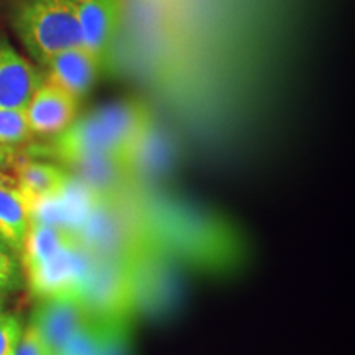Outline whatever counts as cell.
<instances>
[{
  "label": "cell",
  "instance_id": "6da1fadb",
  "mask_svg": "<svg viewBox=\"0 0 355 355\" xmlns=\"http://www.w3.org/2000/svg\"><path fill=\"white\" fill-rule=\"evenodd\" d=\"M148 127L150 117L144 105L115 102L76 117L66 130L30 146L28 153L32 158H48L69 168L105 157L123 158L132 165L133 153L145 140Z\"/></svg>",
  "mask_w": 355,
  "mask_h": 355
},
{
  "label": "cell",
  "instance_id": "7a4b0ae2",
  "mask_svg": "<svg viewBox=\"0 0 355 355\" xmlns=\"http://www.w3.org/2000/svg\"><path fill=\"white\" fill-rule=\"evenodd\" d=\"M12 26L42 66L56 53L81 44L73 0H19L12 10Z\"/></svg>",
  "mask_w": 355,
  "mask_h": 355
},
{
  "label": "cell",
  "instance_id": "3957f363",
  "mask_svg": "<svg viewBox=\"0 0 355 355\" xmlns=\"http://www.w3.org/2000/svg\"><path fill=\"white\" fill-rule=\"evenodd\" d=\"M133 314L163 316L175 308L180 298V273L171 254L146 239L135 254L128 257Z\"/></svg>",
  "mask_w": 355,
  "mask_h": 355
},
{
  "label": "cell",
  "instance_id": "277c9868",
  "mask_svg": "<svg viewBox=\"0 0 355 355\" xmlns=\"http://www.w3.org/2000/svg\"><path fill=\"white\" fill-rule=\"evenodd\" d=\"M87 314L97 321H121L133 316L128 259H94L79 288Z\"/></svg>",
  "mask_w": 355,
  "mask_h": 355
},
{
  "label": "cell",
  "instance_id": "5b68a950",
  "mask_svg": "<svg viewBox=\"0 0 355 355\" xmlns=\"http://www.w3.org/2000/svg\"><path fill=\"white\" fill-rule=\"evenodd\" d=\"M94 263V257L74 242L24 275L30 291L40 300L60 295H78Z\"/></svg>",
  "mask_w": 355,
  "mask_h": 355
},
{
  "label": "cell",
  "instance_id": "8992f818",
  "mask_svg": "<svg viewBox=\"0 0 355 355\" xmlns=\"http://www.w3.org/2000/svg\"><path fill=\"white\" fill-rule=\"evenodd\" d=\"M91 319L78 295H60L40 301L30 324L42 336L50 354L60 355L71 337Z\"/></svg>",
  "mask_w": 355,
  "mask_h": 355
},
{
  "label": "cell",
  "instance_id": "52a82bcc",
  "mask_svg": "<svg viewBox=\"0 0 355 355\" xmlns=\"http://www.w3.org/2000/svg\"><path fill=\"white\" fill-rule=\"evenodd\" d=\"M78 109L79 99L44 78L26 104L25 115L32 135L50 139L71 125Z\"/></svg>",
  "mask_w": 355,
  "mask_h": 355
},
{
  "label": "cell",
  "instance_id": "ba28073f",
  "mask_svg": "<svg viewBox=\"0 0 355 355\" xmlns=\"http://www.w3.org/2000/svg\"><path fill=\"white\" fill-rule=\"evenodd\" d=\"M81 33V46L99 63H107L121 21V0H73Z\"/></svg>",
  "mask_w": 355,
  "mask_h": 355
},
{
  "label": "cell",
  "instance_id": "9c48e42d",
  "mask_svg": "<svg viewBox=\"0 0 355 355\" xmlns=\"http://www.w3.org/2000/svg\"><path fill=\"white\" fill-rule=\"evenodd\" d=\"M44 74L0 33V109H25Z\"/></svg>",
  "mask_w": 355,
  "mask_h": 355
},
{
  "label": "cell",
  "instance_id": "30bf717a",
  "mask_svg": "<svg viewBox=\"0 0 355 355\" xmlns=\"http://www.w3.org/2000/svg\"><path fill=\"white\" fill-rule=\"evenodd\" d=\"M43 68H46L44 78L48 81L55 83L76 99H81L94 86L102 64L92 53L79 44L56 53Z\"/></svg>",
  "mask_w": 355,
  "mask_h": 355
},
{
  "label": "cell",
  "instance_id": "8fae6325",
  "mask_svg": "<svg viewBox=\"0 0 355 355\" xmlns=\"http://www.w3.org/2000/svg\"><path fill=\"white\" fill-rule=\"evenodd\" d=\"M13 170L17 186L32 207V214L40 204L61 196L71 181L64 168L40 158H19Z\"/></svg>",
  "mask_w": 355,
  "mask_h": 355
},
{
  "label": "cell",
  "instance_id": "7c38bea8",
  "mask_svg": "<svg viewBox=\"0 0 355 355\" xmlns=\"http://www.w3.org/2000/svg\"><path fill=\"white\" fill-rule=\"evenodd\" d=\"M32 225V207L17 186L15 178L0 173V239L20 255Z\"/></svg>",
  "mask_w": 355,
  "mask_h": 355
},
{
  "label": "cell",
  "instance_id": "4fadbf2b",
  "mask_svg": "<svg viewBox=\"0 0 355 355\" xmlns=\"http://www.w3.org/2000/svg\"><path fill=\"white\" fill-rule=\"evenodd\" d=\"M78 242L76 235L71 230L58 227V225L44 224V222L32 220L28 234H26L24 248H21V272H28L44 260H48L61 248Z\"/></svg>",
  "mask_w": 355,
  "mask_h": 355
},
{
  "label": "cell",
  "instance_id": "5bb4252c",
  "mask_svg": "<svg viewBox=\"0 0 355 355\" xmlns=\"http://www.w3.org/2000/svg\"><path fill=\"white\" fill-rule=\"evenodd\" d=\"M96 355H132L130 319L105 321L104 334Z\"/></svg>",
  "mask_w": 355,
  "mask_h": 355
},
{
  "label": "cell",
  "instance_id": "9a60e30c",
  "mask_svg": "<svg viewBox=\"0 0 355 355\" xmlns=\"http://www.w3.org/2000/svg\"><path fill=\"white\" fill-rule=\"evenodd\" d=\"M32 139L25 109H0V145L17 146Z\"/></svg>",
  "mask_w": 355,
  "mask_h": 355
},
{
  "label": "cell",
  "instance_id": "2e32d148",
  "mask_svg": "<svg viewBox=\"0 0 355 355\" xmlns=\"http://www.w3.org/2000/svg\"><path fill=\"white\" fill-rule=\"evenodd\" d=\"M21 265L15 252L0 239V293L21 286Z\"/></svg>",
  "mask_w": 355,
  "mask_h": 355
},
{
  "label": "cell",
  "instance_id": "e0dca14e",
  "mask_svg": "<svg viewBox=\"0 0 355 355\" xmlns=\"http://www.w3.org/2000/svg\"><path fill=\"white\" fill-rule=\"evenodd\" d=\"M24 326L15 314L0 313V355H15Z\"/></svg>",
  "mask_w": 355,
  "mask_h": 355
},
{
  "label": "cell",
  "instance_id": "ac0fdd59",
  "mask_svg": "<svg viewBox=\"0 0 355 355\" xmlns=\"http://www.w3.org/2000/svg\"><path fill=\"white\" fill-rule=\"evenodd\" d=\"M15 355H51L46 345H44L42 336L38 334V331L35 329L33 324L24 329L21 339L19 343V347L15 350Z\"/></svg>",
  "mask_w": 355,
  "mask_h": 355
},
{
  "label": "cell",
  "instance_id": "d6986e66",
  "mask_svg": "<svg viewBox=\"0 0 355 355\" xmlns=\"http://www.w3.org/2000/svg\"><path fill=\"white\" fill-rule=\"evenodd\" d=\"M19 150L17 146L0 145V173H7V170L15 166L19 162Z\"/></svg>",
  "mask_w": 355,
  "mask_h": 355
},
{
  "label": "cell",
  "instance_id": "ffe728a7",
  "mask_svg": "<svg viewBox=\"0 0 355 355\" xmlns=\"http://www.w3.org/2000/svg\"><path fill=\"white\" fill-rule=\"evenodd\" d=\"M2 306H3V300H2V295H0V313H2Z\"/></svg>",
  "mask_w": 355,
  "mask_h": 355
}]
</instances>
